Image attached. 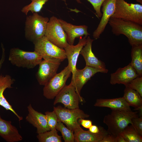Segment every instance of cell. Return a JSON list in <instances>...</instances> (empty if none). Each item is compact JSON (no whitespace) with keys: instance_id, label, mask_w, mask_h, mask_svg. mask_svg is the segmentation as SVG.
Segmentation results:
<instances>
[{"instance_id":"cell-6","label":"cell","mask_w":142,"mask_h":142,"mask_svg":"<svg viewBox=\"0 0 142 142\" xmlns=\"http://www.w3.org/2000/svg\"><path fill=\"white\" fill-rule=\"evenodd\" d=\"M53 110L59 120L65 124L67 128L73 131L80 126L78 122L79 119H84L90 116L79 108L70 109L59 106L54 107Z\"/></svg>"},{"instance_id":"cell-26","label":"cell","mask_w":142,"mask_h":142,"mask_svg":"<svg viewBox=\"0 0 142 142\" xmlns=\"http://www.w3.org/2000/svg\"><path fill=\"white\" fill-rule=\"evenodd\" d=\"M61 137L58 134L57 129L38 134L37 136L39 142H61Z\"/></svg>"},{"instance_id":"cell-29","label":"cell","mask_w":142,"mask_h":142,"mask_svg":"<svg viewBox=\"0 0 142 142\" xmlns=\"http://www.w3.org/2000/svg\"><path fill=\"white\" fill-rule=\"evenodd\" d=\"M45 115L50 130L57 129L56 126L59 120L55 112L53 110L52 111H47L45 112Z\"/></svg>"},{"instance_id":"cell-31","label":"cell","mask_w":142,"mask_h":142,"mask_svg":"<svg viewBox=\"0 0 142 142\" xmlns=\"http://www.w3.org/2000/svg\"><path fill=\"white\" fill-rule=\"evenodd\" d=\"M87 0L90 2L92 5L95 11L97 16L99 18L101 17L102 13L101 12V7L103 3L105 0Z\"/></svg>"},{"instance_id":"cell-34","label":"cell","mask_w":142,"mask_h":142,"mask_svg":"<svg viewBox=\"0 0 142 142\" xmlns=\"http://www.w3.org/2000/svg\"><path fill=\"white\" fill-rule=\"evenodd\" d=\"M116 137V136L108 134L103 138L100 142H115Z\"/></svg>"},{"instance_id":"cell-16","label":"cell","mask_w":142,"mask_h":142,"mask_svg":"<svg viewBox=\"0 0 142 142\" xmlns=\"http://www.w3.org/2000/svg\"><path fill=\"white\" fill-rule=\"evenodd\" d=\"M27 108L28 113L26 117V119L36 128L38 134L50 130L48 125L45 114L35 110L31 104Z\"/></svg>"},{"instance_id":"cell-12","label":"cell","mask_w":142,"mask_h":142,"mask_svg":"<svg viewBox=\"0 0 142 142\" xmlns=\"http://www.w3.org/2000/svg\"><path fill=\"white\" fill-rule=\"evenodd\" d=\"M101 71L94 68L86 65L83 69H76L72 74L70 83L74 87L77 92L80 95L81 91L84 85L95 74Z\"/></svg>"},{"instance_id":"cell-9","label":"cell","mask_w":142,"mask_h":142,"mask_svg":"<svg viewBox=\"0 0 142 142\" xmlns=\"http://www.w3.org/2000/svg\"><path fill=\"white\" fill-rule=\"evenodd\" d=\"M34 51L43 59L54 58L61 62L66 58L65 51L49 41L44 36L33 43Z\"/></svg>"},{"instance_id":"cell-3","label":"cell","mask_w":142,"mask_h":142,"mask_svg":"<svg viewBox=\"0 0 142 142\" xmlns=\"http://www.w3.org/2000/svg\"><path fill=\"white\" fill-rule=\"evenodd\" d=\"M110 18L120 19L142 25V5L116 0L114 11Z\"/></svg>"},{"instance_id":"cell-22","label":"cell","mask_w":142,"mask_h":142,"mask_svg":"<svg viewBox=\"0 0 142 142\" xmlns=\"http://www.w3.org/2000/svg\"><path fill=\"white\" fill-rule=\"evenodd\" d=\"M94 106L109 108L112 110L131 111L130 106L123 97L113 99H98Z\"/></svg>"},{"instance_id":"cell-30","label":"cell","mask_w":142,"mask_h":142,"mask_svg":"<svg viewBox=\"0 0 142 142\" xmlns=\"http://www.w3.org/2000/svg\"><path fill=\"white\" fill-rule=\"evenodd\" d=\"M125 86L136 91L142 97V77H137Z\"/></svg>"},{"instance_id":"cell-4","label":"cell","mask_w":142,"mask_h":142,"mask_svg":"<svg viewBox=\"0 0 142 142\" xmlns=\"http://www.w3.org/2000/svg\"><path fill=\"white\" fill-rule=\"evenodd\" d=\"M49 20L48 17H44L37 13L27 16L24 29L26 39L33 43L44 36Z\"/></svg>"},{"instance_id":"cell-14","label":"cell","mask_w":142,"mask_h":142,"mask_svg":"<svg viewBox=\"0 0 142 142\" xmlns=\"http://www.w3.org/2000/svg\"><path fill=\"white\" fill-rule=\"evenodd\" d=\"M138 76L130 63L123 68H119L115 72L111 73L110 83L112 85L122 84L125 86Z\"/></svg>"},{"instance_id":"cell-5","label":"cell","mask_w":142,"mask_h":142,"mask_svg":"<svg viewBox=\"0 0 142 142\" xmlns=\"http://www.w3.org/2000/svg\"><path fill=\"white\" fill-rule=\"evenodd\" d=\"M42 59L34 51H26L15 47L10 50L8 57L9 61L13 65L28 69L33 68L39 65Z\"/></svg>"},{"instance_id":"cell-17","label":"cell","mask_w":142,"mask_h":142,"mask_svg":"<svg viewBox=\"0 0 142 142\" xmlns=\"http://www.w3.org/2000/svg\"><path fill=\"white\" fill-rule=\"evenodd\" d=\"M88 36H85L79 39L78 43L75 45L68 44L64 49L68 65L72 74L77 68L76 65L79 56L82 48L85 45Z\"/></svg>"},{"instance_id":"cell-39","label":"cell","mask_w":142,"mask_h":142,"mask_svg":"<svg viewBox=\"0 0 142 142\" xmlns=\"http://www.w3.org/2000/svg\"><path fill=\"white\" fill-rule=\"evenodd\" d=\"M77 1V2L78 3H81V2L80 0H75Z\"/></svg>"},{"instance_id":"cell-28","label":"cell","mask_w":142,"mask_h":142,"mask_svg":"<svg viewBox=\"0 0 142 142\" xmlns=\"http://www.w3.org/2000/svg\"><path fill=\"white\" fill-rule=\"evenodd\" d=\"M56 129L61 132L65 142H74V131L66 127L62 122L58 120Z\"/></svg>"},{"instance_id":"cell-19","label":"cell","mask_w":142,"mask_h":142,"mask_svg":"<svg viewBox=\"0 0 142 142\" xmlns=\"http://www.w3.org/2000/svg\"><path fill=\"white\" fill-rule=\"evenodd\" d=\"M0 136L7 142H18L23 139L18 129L11 122L2 119L0 115Z\"/></svg>"},{"instance_id":"cell-21","label":"cell","mask_w":142,"mask_h":142,"mask_svg":"<svg viewBox=\"0 0 142 142\" xmlns=\"http://www.w3.org/2000/svg\"><path fill=\"white\" fill-rule=\"evenodd\" d=\"M74 132V142H100L109 134L107 130L102 127H100V130L98 133H94L89 130H84L80 126Z\"/></svg>"},{"instance_id":"cell-7","label":"cell","mask_w":142,"mask_h":142,"mask_svg":"<svg viewBox=\"0 0 142 142\" xmlns=\"http://www.w3.org/2000/svg\"><path fill=\"white\" fill-rule=\"evenodd\" d=\"M71 73L68 65L61 72L57 73L44 85L43 96L48 99H53L65 85Z\"/></svg>"},{"instance_id":"cell-10","label":"cell","mask_w":142,"mask_h":142,"mask_svg":"<svg viewBox=\"0 0 142 142\" xmlns=\"http://www.w3.org/2000/svg\"><path fill=\"white\" fill-rule=\"evenodd\" d=\"M55 98L54 105L61 103L65 107L70 109L79 108V102L84 101L83 99L70 83L68 85H65Z\"/></svg>"},{"instance_id":"cell-37","label":"cell","mask_w":142,"mask_h":142,"mask_svg":"<svg viewBox=\"0 0 142 142\" xmlns=\"http://www.w3.org/2000/svg\"><path fill=\"white\" fill-rule=\"evenodd\" d=\"M115 142H126V141L122 136L119 134L116 136Z\"/></svg>"},{"instance_id":"cell-13","label":"cell","mask_w":142,"mask_h":142,"mask_svg":"<svg viewBox=\"0 0 142 142\" xmlns=\"http://www.w3.org/2000/svg\"><path fill=\"white\" fill-rule=\"evenodd\" d=\"M93 40L89 36H88L86 44L81 50L80 54L83 57L86 65L98 69L101 73H107L108 70L106 68L105 63L99 59L92 51V45Z\"/></svg>"},{"instance_id":"cell-8","label":"cell","mask_w":142,"mask_h":142,"mask_svg":"<svg viewBox=\"0 0 142 142\" xmlns=\"http://www.w3.org/2000/svg\"><path fill=\"white\" fill-rule=\"evenodd\" d=\"M44 36L50 42L64 49L68 44L66 34L58 19L53 16L47 23Z\"/></svg>"},{"instance_id":"cell-33","label":"cell","mask_w":142,"mask_h":142,"mask_svg":"<svg viewBox=\"0 0 142 142\" xmlns=\"http://www.w3.org/2000/svg\"><path fill=\"white\" fill-rule=\"evenodd\" d=\"M79 123L84 128L89 129L92 125V122L90 120L80 119L78 120Z\"/></svg>"},{"instance_id":"cell-36","label":"cell","mask_w":142,"mask_h":142,"mask_svg":"<svg viewBox=\"0 0 142 142\" xmlns=\"http://www.w3.org/2000/svg\"><path fill=\"white\" fill-rule=\"evenodd\" d=\"M2 54L1 59L0 60V70L1 69L3 64L4 63V61L5 57V49L4 48H2Z\"/></svg>"},{"instance_id":"cell-25","label":"cell","mask_w":142,"mask_h":142,"mask_svg":"<svg viewBox=\"0 0 142 142\" xmlns=\"http://www.w3.org/2000/svg\"><path fill=\"white\" fill-rule=\"evenodd\" d=\"M119 134L123 136L126 142H142V136L131 124L126 126Z\"/></svg>"},{"instance_id":"cell-27","label":"cell","mask_w":142,"mask_h":142,"mask_svg":"<svg viewBox=\"0 0 142 142\" xmlns=\"http://www.w3.org/2000/svg\"><path fill=\"white\" fill-rule=\"evenodd\" d=\"M31 2L26 6L21 9V12L27 15L30 11L33 13L39 12L43 6L48 0H30ZM66 3V0H62Z\"/></svg>"},{"instance_id":"cell-35","label":"cell","mask_w":142,"mask_h":142,"mask_svg":"<svg viewBox=\"0 0 142 142\" xmlns=\"http://www.w3.org/2000/svg\"><path fill=\"white\" fill-rule=\"evenodd\" d=\"M89 130L94 133H98L100 130V127H98L95 125H92L89 129Z\"/></svg>"},{"instance_id":"cell-1","label":"cell","mask_w":142,"mask_h":142,"mask_svg":"<svg viewBox=\"0 0 142 142\" xmlns=\"http://www.w3.org/2000/svg\"><path fill=\"white\" fill-rule=\"evenodd\" d=\"M108 23L113 33L122 34L128 38L132 46L142 45V26L137 23L116 18H110Z\"/></svg>"},{"instance_id":"cell-11","label":"cell","mask_w":142,"mask_h":142,"mask_svg":"<svg viewBox=\"0 0 142 142\" xmlns=\"http://www.w3.org/2000/svg\"><path fill=\"white\" fill-rule=\"evenodd\" d=\"M62 62L57 59L51 58L43 59L39 64L36 77L39 84L44 85L57 74Z\"/></svg>"},{"instance_id":"cell-15","label":"cell","mask_w":142,"mask_h":142,"mask_svg":"<svg viewBox=\"0 0 142 142\" xmlns=\"http://www.w3.org/2000/svg\"><path fill=\"white\" fill-rule=\"evenodd\" d=\"M116 0H105L102 6L103 12L101 20L97 29L93 33L94 39H97L99 38L100 36L104 31L108 23L109 20L114 13Z\"/></svg>"},{"instance_id":"cell-23","label":"cell","mask_w":142,"mask_h":142,"mask_svg":"<svg viewBox=\"0 0 142 142\" xmlns=\"http://www.w3.org/2000/svg\"><path fill=\"white\" fill-rule=\"evenodd\" d=\"M123 97L129 106L135 108L134 110L142 108V97L136 91L125 87Z\"/></svg>"},{"instance_id":"cell-32","label":"cell","mask_w":142,"mask_h":142,"mask_svg":"<svg viewBox=\"0 0 142 142\" xmlns=\"http://www.w3.org/2000/svg\"><path fill=\"white\" fill-rule=\"evenodd\" d=\"M132 125L138 132L142 136V117L134 118L131 120Z\"/></svg>"},{"instance_id":"cell-38","label":"cell","mask_w":142,"mask_h":142,"mask_svg":"<svg viewBox=\"0 0 142 142\" xmlns=\"http://www.w3.org/2000/svg\"><path fill=\"white\" fill-rule=\"evenodd\" d=\"M136 1L139 3L141 4H142V0H136Z\"/></svg>"},{"instance_id":"cell-24","label":"cell","mask_w":142,"mask_h":142,"mask_svg":"<svg viewBox=\"0 0 142 142\" xmlns=\"http://www.w3.org/2000/svg\"><path fill=\"white\" fill-rule=\"evenodd\" d=\"M130 64L139 76L142 77V45L132 46Z\"/></svg>"},{"instance_id":"cell-2","label":"cell","mask_w":142,"mask_h":142,"mask_svg":"<svg viewBox=\"0 0 142 142\" xmlns=\"http://www.w3.org/2000/svg\"><path fill=\"white\" fill-rule=\"evenodd\" d=\"M138 113L132 111L112 110L105 116L103 122L108 126V133L116 136L129 124H132V119L139 117Z\"/></svg>"},{"instance_id":"cell-20","label":"cell","mask_w":142,"mask_h":142,"mask_svg":"<svg viewBox=\"0 0 142 142\" xmlns=\"http://www.w3.org/2000/svg\"><path fill=\"white\" fill-rule=\"evenodd\" d=\"M14 82V79L9 75H0V105L6 110L12 112L20 121L23 120V117L19 115L14 110L4 95L5 90L7 89L12 88V85Z\"/></svg>"},{"instance_id":"cell-18","label":"cell","mask_w":142,"mask_h":142,"mask_svg":"<svg viewBox=\"0 0 142 142\" xmlns=\"http://www.w3.org/2000/svg\"><path fill=\"white\" fill-rule=\"evenodd\" d=\"M58 20L66 34L67 42L69 44L73 45L76 38L90 35L87 31L88 27L85 25H74L63 20Z\"/></svg>"}]
</instances>
